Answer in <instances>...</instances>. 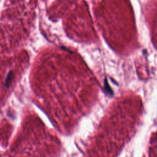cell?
<instances>
[{
	"label": "cell",
	"mask_w": 157,
	"mask_h": 157,
	"mask_svg": "<svg viewBox=\"0 0 157 157\" xmlns=\"http://www.w3.org/2000/svg\"><path fill=\"white\" fill-rule=\"evenodd\" d=\"M13 72L11 71L7 77H6V81H5V86L6 87H9V86H10V84L12 82V80H13Z\"/></svg>",
	"instance_id": "obj_1"
},
{
	"label": "cell",
	"mask_w": 157,
	"mask_h": 157,
	"mask_svg": "<svg viewBox=\"0 0 157 157\" xmlns=\"http://www.w3.org/2000/svg\"><path fill=\"white\" fill-rule=\"evenodd\" d=\"M104 88H105V90L107 94L111 96L114 95V92L112 91V90L111 89V88L109 87V86L107 79H105L104 81Z\"/></svg>",
	"instance_id": "obj_2"
}]
</instances>
